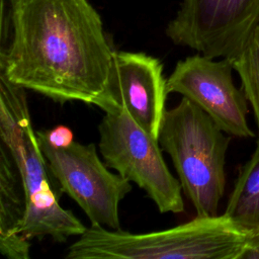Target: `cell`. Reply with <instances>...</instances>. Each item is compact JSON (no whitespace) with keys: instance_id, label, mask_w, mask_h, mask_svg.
<instances>
[{"instance_id":"9","label":"cell","mask_w":259,"mask_h":259,"mask_svg":"<svg viewBox=\"0 0 259 259\" xmlns=\"http://www.w3.org/2000/svg\"><path fill=\"white\" fill-rule=\"evenodd\" d=\"M233 66L228 59L197 54L179 61L167 78L168 93H179L205 113L228 135L252 138L247 120V98L233 81Z\"/></svg>"},{"instance_id":"7","label":"cell","mask_w":259,"mask_h":259,"mask_svg":"<svg viewBox=\"0 0 259 259\" xmlns=\"http://www.w3.org/2000/svg\"><path fill=\"white\" fill-rule=\"evenodd\" d=\"M259 22V0H182L165 33L177 46L230 60Z\"/></svg>"},{"instance_id":"5","label":"cell","mask_w":259,"mask_h":259,"mask_svg":"<svg viewBox=\"0 0 259 259\" xmlns=\"http://www.w3.org/2000/svg\"><path fill=\"white\" fill-rule=\"evenodd\" d=\"M98 133V149L108 168L142 188L160 212L184 210L180 182L167 167L158 140L123 111L105 113Z\"/></svg>"},{"instance_id":"8","label":"cell","mask_w":259,"mask_h":259,"mask_svg":"<svg viewBox=\"0 0 259 259\" xmlns=\"http://www.w3.org/2000/svg\"><path fill=\"white\" fill-rule=\"evenodd\" d=\"M166 82L159 59L140 52H115L104 90L93 104L105 113L125 112L158 140L166 111Z\"/></svg>"},{"instance_id":"14","label":"cell","mask_w":259,"mask_h":259,"mask_svg":"<svg viewBox=\"0 0 259 259\" xmlns=\"http://www.w3.org/2000/svg\"><path fill=\"white\" fill-rule=\"evenodd\" d=\"M243 259H259V231L251 234L250 244Z\"/></svg>"},{"instance_id":"6","label":"cell","mask_w":259,"mask_h":259,"mask_svg":"<svg viewBox=\"0 0 259 259\" xmlns=\"http://www.w3.org/2000/svg\"><path fill=\"white\" fill-rule=\"evenodd\" d=\"M37 140L62 191L82 208L91 226L120 230L119 203L131 192V181L108 170L94 144L74 141L56 149Z\"/></svg>"},{"instance_id":"12","label":"cell","mask_w":259,"mask_h":259,"mask_svg":"<svg viewBox=\"0 0 259 259\" xmlns=\"http://www.w3.org/2000/svg\"><path fill=\"white\" fill-rule=\"evenodd\" d=\"M229 61L240 76L242 89L252 106L259 141V22L241 51Z\"/></svg>"},{"instance_id":"10","label":"cell","mask_w":259,"mask_h":259,"mask_svg":"<svg viewBox=\"0 0 259 259\" xmlns=\"http://www.w3.org/2000/svg\"><path fill=\"white\" fill-rule=\"evenodd\" d=\"M25 214V196L18 168L0 146V252L8 259H28L30 243L19 233Z\"/></svg>"},{"instance_id":"1","label":"cell","mask_w":259,"mask_h":259,"mask_svg":"<svg viewBox=\"0 0 259 259\" xmlns=\"http://www.w3.org/2000/svg\"><path fill=\"white\" fill-rule=\"evenodd\" d=\"M11 33L0 74L55 102L93 104L115 51L88 0H5Z\"/></svg>"},{"instance_id":"11","label":"cell","mask_w":259,"mask_h":259,"mask_svg":"<svg viewBox=\"0 0 259 259\" xmlns=\"http://www.w3.org/2000/svg\"><path fill=\"white\" fill-rule=\"evenodd\" d=\"M224 213L250 234L259 231V141L235 183Z\"/></svg>"},{"instance_id":"3","label":"cell","mask_w":259,"mask_h":259,"mask_svg":"<svg viewBox=\"0 0 259 259\" xmlns=\"http://www.w3.org/2000/svg\"><path fill=\"white\" fill-rule=\"evenodd\" d=\"M192 101L182 96L166 110L158 142L172 160L185 196L196 215H217L225 192L230 138Z\"/></svg>"},{"instance_id":"4","label":"cell","mask_w":259,"mask_h":259,"mask_svg":"<svg viewBox=\"0 0 259 259\" xmlns=\"http://www.w3.org/2000/svg\"><path fill=\"white\" fill-rule=\"evenodd\" d=\"M0 139L17 166L23 185L25 214L19 233L28 240L50 237L57 243L81 236L87 227L59 203L63 191L50 171L31 120L0 125Z\"/></svg>"},{"instance_id":"13","label":"cell","mask_w":259,"mask_h":259,"mask_svg":"<svg viewBox=\"0 0 259 259\" xmlns=\"http://www.w3.org/2000/svg\"><path fill=\"white\" fill-rule=\"evenodd\" d=\"M37 138L53 148H66L74 142L72 130L66 125H57L51 130L36 132Z\"/></svg>"},{"instance_id":"2","label":"cell","mask_w":259,"mask_h":259,"mask_svg":"<svg viewBox=\"0 0 259 259\" xmlns=\"http://www.w3.org/2000/svg\"><path fill=\"white\" fill-rule=\"evenodd\" d=\"M251 234L225 213L196 215L176 227L131 233L90 226L69 246L67 259H243Z\"/></svg>"}]
</instances>
